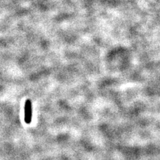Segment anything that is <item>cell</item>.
I'll use <instances>...</instances> for the list:
<instances>
[{
	"label": "cell",
	"instance_id": "6da1fadb",
	"mask_svg": "<svg viewBox=\"0 0 160 160\" xmlns=\"http://www.w3.org/2000/svg\"><path fill=\"white\" fill-rule=\"evenodd\" d=\"M24 119L25 122L29 124L32 119V105L30 99H27L25 103L24 108Z\"/></svg>",
	"mask_w": 160,
	"mask_h": 160
}]
</instances>
